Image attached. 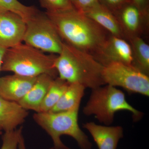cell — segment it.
I'll list each match as a JSON object with an SVG mask.
<instances>
[{
	"label": "cell",
	"mask_w": 149,
	"mask_h": 149,
	"mask_svg": "<svg viewBox=\"0 0 149 149\" xmlns=\"http://www.w3.org/2000/svg\"><path fill=\"white\" fill-rule=\"evenodd\" d=\"M18 149H26L25 141L22 134L19 139L18 144Z\"/></svg>",
	"instance_id": "26"
},
{
	"label": "cell",
	"mask_w": 149,
	"mask_h": 149,
	"mask_svg": "<svg viewBox=\"0 0 149 149\" xmlns=\"http://www.w3.org/2000/svg\"><path fill=\"white\" fill-rule=\"evenodd\" d=\"M28 115L27 110L18 103L0 96V130L6 132L15 130L24 122Z\"/></svg>",
	"instance_id": "14"
},
{
	"label": "cell",
	"mask_w": 149,
	"mask_h": 149,
	"mask_svg": "<svg viewBox=\"0 0 149 149\" xmlns=\"http://www.w3.org/2000/svg\"><path fill=\"white\" fill-rule=\"evenodd\" d=\"M83 127L91 134L99 149H116L123 137V128L120 126L102 125L90 122L84 123Z\"/></svg>",
	"instance_id": "12"
},
{
	"label": "cell",
	"mask_w": 149,
	"mask_h": 149,
	"mask_svg": "<svg viewBox=\"0 0 149 149\" xmlns=\"http://www.w3.org/2000/svg\"><path fill=\"white\" fill-rule=\"evenodd\" d=\"M96 60L103 66L111 62L132 65V48L127 40L110 35Z\"/></svg>",
	"instance_id": "10"
},
{
	"label": "cell",
	"mask_w": 149,
	"mask_h": 149,
	"mask_svg": "<svg viewBox=\"0 0 149 149\" xmlns=\"http://www.w3.org/2000/svg\"><path fill=\"white\" fill-rule=\"evenodd\" d=\"M125 34L126 40L141 37L148 27L149 17L143 13L133 3H128L113 13Z\"/></svg>",
	"instance_id": "9"
},
{
	"label": "cell",
	"mask_w": 149,
	"mask_h": 149,
	"mask_svg": "<svg viewBox=\"0 0 149 149\" xmlns=\"http://www.w3.org/2000/svg\"><path fill=\"white\" fill-rule=\"evenodd\" d=\"M132 2L131 0H99V3L114 13L125 5Z\"/></svg>",
	"instance_id": "23"
},
{
	"label": "cell",
	"mask_w": 149,
	"mask_h": 149,
	"mask_svg": "<svg viewBox=\"0 0 149 149\" xmlns=\"http://www.w3.org/2000/svg\"><path fill=\"white\" fill-rule=\"evenodd\" d=\"M0 11H8L18 15L26 22L39 10L34 6H28L18 0H0Z\"/></svg>",
	"instance_id": "19"
},
{
	"label": "cell",
	"mask_w": 149,
	"mask_h": 149,
	"mask_svg": "<svg viewBox=\"0 0 149 149\" xmlns=\"http://www.w3.org/2000/svg\"><path fill=\"white\" fill-rule=\"evenodd\" d=\"M46 14L64 42L97 58L110 35L85 14L72 8Z\"/></svg>",
	"instance_id": "1"
},
{
	"label": "cell",
	"mask_w": 149,
	"mask_h": 149,
	"mask_svg": "<svg viewBox=\"0 0 149 149\" xmlns=\"http://www.w3.org/2000/svg\"><path fill=\"white\" fill-rule=\"evenodd\" d=\"M26 24L24 44L43 52L57 54L61 52L63 41L45 13L38 12Z\"/></svg>",
	"instance_id": "6"
},
{
	"label": "cell",
	"mask_w": 149,
	"mask_h": 149,
	"mask_svg": "<svg viewBox=\"0 0 149 149\" xmlns=\"http://www.w3.org/2000/svg\"><path fill=\"white\" fill-rule=\"evenodd\" d=\"M41 6L47 12H55L73 8L70 0H39Z\"/></svg>",
	"instance_id": "21"
},
{
	"label": "cell",
	"mask_w": 149,
	"mask_h": 149,
	"mask_svg": "<svg viewBox=\"0 0 149 149\" xmlns=\"http://www.w3.org/2000/svg\"><path fill=\"white\" fill-rule=\"evenodd\" d=\"M69 83L58 77L55 78L40 106L39 112H46L52 109L58 102Z\"/></svg>",
	"instance_id": "18"
},
{
	"label": "cell",
	"mask_w": 149,
	"mask_h": 149,
	"mask_svg": "<svg viewBox=\"0 0 149 149\" xmlns=\"http://www.w3.org/2000/svg\"><path fill=\"white\" fill-rule=\"evenodd\" d=\"M22 127L12 131L5 132L0 149H18V144L22 134Z\"/></svg>",
	"instance_id": "20"
},
{
	"label": "cell",
	"mask_w": 149,
	"mask_h": 149,
	"mask_svg": "<svg viewBox=\"0 0 149 149\" xmlns=\"http://www.w3.org/2000/svg\"><path fill=\"white\" fill-rule=\"evenodd\" d=\"M79 110L78 108L61 112H39L33 115L36 123L50 136L54 149H70L61 141V137L63 135L73 138L80 149L92 148L88 136L78 124Z\"/></svg>",
	"instance_id": "4"
},
{
	"label": "cell",
	"mask_w": 149,
	"mask_h": 149,
	"mask_svg": "<svg viewBox=\"0 0 149 149\" xmlns=\"http://www.w3.org/2000/svg\"><path fill=\"white\" fill-rule=\"evenodd\" d=\"M2 134V132L1 130H0V135H1Z\"/></svg>",
	"instance_id": "27"
},
{
	"label": "cell",
	"mask_w": 149,
	"mask_h": 149,
	"mask_svg": "<svg viewBox=\"0 0 149 149\" xmlns=\"http://www.w3.org/2000/svg\"><path fill=\"white\" fill-rule=\"evenodd\" d=\"M85 89L84 86L80 84L69 83L58 102L48 112H61L79 108Z\"/></svg>",
	"instance_id": "16"
},
{
	"label": "cell",
	"mask_w": 149,
	"mask_h": 149,
	"mask_svg": "<svg viewBox=\"0 0 149 149\" xmlns=\"http://www.w3.org/2000/svg\"><path fill=\"white\" fill-rule=\"evenodd\" d=\"M26 22L18 15L0 11V46L7 49L23 42Z\"/></svg>",
	"instance_id": "8"
},
{
	"label": "cell",
	"mask_w": 149,
	"mask_h": 149,
	"mask_svg": "<svg viewBox=\"0 0 149 149\" xmlns=\"http://www.w3.org/2000/svg\"><path fill=\"white\" fill-rule=\"evenodd\" d=\"M83 13L110 35L126 40L121 25L114 14L100 3Z\"/></svg>",
	"instance_id": "15"
},
{
	"label": "cell",
	"mask_w": 149,
	"mask_h": 149,
	"mask_svg": "<svg viewBox=\"0 0 149 149\" xmlns=\"http://www.w3.org/2000/svg\"><path fill=\"white\" fill-rule=\"evenodd\" d=\"M55 78L47 74L37 76L29 92L17 103L26 110H31L39 112L40 106Z\"/></svg>",
	"instance_id": "13"
},
{
	"label": "cell",
	"mask_w": 149,
	"mask_h": 149,
	"mask_svg": "<svg viewBox=\"0 0 149 149\" xmlns=\"http://www.w3.org/2000/svg\"><path fill=\"white\" fill-rule=\"evenodd\" d=\"M56 56L47 55L42 51L22 43L6 49L1 71L29 77L47 74L56 78L58 73L54 66Z\"/></svg>",
	"instance_id": "3"
},
{
	"label": "cell",
	"mask_w": 149,
	"mask_h": 149,
	"mask_svg": "<svg viewBox=\"0 0 149 149\" xmlns=\"http://www.w3.org/2000/svg\"><path fill=\"white\" fill-rule=\"evenodd\" d=\"M132 52V65L144 74H149V46L141 37H134L128 39Z\"/></svg>",
	"instance_id": "17"
},
{
	"label": "cell",
	"mask_w": 149,
	"mask_h": 149,
	"mask_svg": "<svg viewBox=\"0 0 149 149\" xmlns=\"http://www.w3.org/2000/svg\"><path fill=\"white\" fill-rule=\"evenodd\" d=\"M50 149H54L53 148H51Z\"/></svg>",
	"instance_id": "28"
},
{
	"label": "cell",
	"mask_w": 149,
	"mask_h": 149,
	"mask_svg": "<svg viewBox=\"0 0 149 149\" xmlns=\"http://www.w3.org/2000/svg\"><path fill=\"white\" fill-rule=\"evenodd\" d=\"M54 66L58 77L68 83L80 84L92 90L105 85L103 65L93 56L64 42Z\"/></svg>",
	"instance_id": "2"
},
{
	"label": "cell",
	"mask_w": 149,
	"mask_h": 149,
	"mask_svg": "<svg viewBox=\"0 0 149 149\" xmlns=\"http://www.w3.org/2000/svg\"><path fill=\"white\" fill-rule=\"evenodd\" d=\"M131 1L143 13L149 16V0H131Z\"/></svg>",
	"instance_id": "24"
},
{
	"label": "cell",
	"mask_w": 149,
	"mask_h": 149,
	"mask_svg": "<svg viewBox=\"0 0 149 149\" xmlns=\"http://www.w3.org/2000/svg\"><path fill=\"white\" fill-rule=\"evenodd\" d=\"M73 8L84 13L99 3V0H70Z\"/></svg>",
	"instance_id": "22"
},
{
	"label": "cell",
	"mask_w": 149,
	"mask_h": 149,
	"mask_svg": "<svg viewBox=\"0 0 149 149\" xmlns=\"http://www.w3.org/2000/svg\"><path fill=\"white\" fill-rule=\"evenodd\" d=\"M126 111L133 115V120L141 119L143 113L126 100L124 93L116 87L106 85L92 89L91 96L83 112L87 116H94L99 122L109 125L118 111Z\"/></svg>",
	"instance_id": "5"
},
{
	"label": "cell",
	"mask_w": 149,
	"mask_h": 149,
	"mask_svg": "<svg viewBox=\"0 0 149 149\" xmlns=\"http://www.w3.org/2000/svg\"><path fill=\"white\" fill-rule=\"evenodd\" d=\"M6 50V49L0 46V72L1 71L3 58L4 56Z\"/></svg>",
	"instance_id": "25"
},
{
	"label": "cell",
	"mask_w": 149,
	"mask_h": 149,
	"mask_svg": "<svg viewBox=\"0 0 149 149\" xmlns=\"http://www.w3.org/2000/svg\"><path fill=\"white\" fill-rule=\"evenodd\" d=\"M37 77L16 74L0 77V96L7 100L17 102L29 92Z\"/></svg>",
	"instance_id": "11"
},
{
	"label": "cell",
	"mask_w": 149,
	"mask_h": 149,
	"mask_svg": "<svg viewBox=\"0 0 149 149\" xmlns=\"http://www.w3.org/2000/svg\"><path fill=\"white\" fill-rule=\"evenodd\" d=\"M102 78L105 85L121 87L130 93L149 97V77L132 65L111 62L104 65Z\"/></svg>",
	"instance_id": "7"
}]
</instances>
